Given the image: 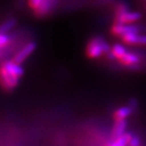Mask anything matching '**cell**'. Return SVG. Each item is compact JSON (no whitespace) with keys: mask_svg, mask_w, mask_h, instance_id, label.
Masks as SVG:
<instances>
[{"mask_svg":"<svg viewBox=\"0 0 146 146\" xmlns=\"http://www.w3.org/2000/svg\"><path fill=\"white\" fill-rule=\"evenodd\" d=\"M145 10H146V2H145Z\"/></svg>","mask_w":146,"mask_h":146,"instance_id":"d6986e66","label":"cell"},{"mask_svg":"<svg viewBox=\"0 0 146 146\" xmlns=\"http://www.w3.org/2000/svg\"><path fill=\"white\" fill-rule=\"evenodd\" d=\"M16 25V19H10L6 21H5L1 26H0V32L6 33L8 31L11 30L14 26Z\"/></svg>","mask_w":146,"mask_h":146,"instance_id":"7c38bea8","label":"cell"},{"mask_svg":"<svg viewBox=\"0 0 146 146\" xmlns=\"http://www.w3.org/2000/svg\"><path fill=\"white\" fill-rule=\"evenodd\" d=\"M129 11V7L127 4L125 3H120L118 5H116L115 6V10H114V15H119L125 12Z\"/></svg>","mask_w":146,"mask_h":146,"instance_id":"4fadbf2b","label":"cell"},{"mask_svg":"<svg viewBox=\"0 0 146 146\" xmlns=\"http://www.w3.org/2000/svg\"><path fill=\"white\" fill-rule=\"evenodd\" d=\"M9 41H10L9 36L5 35V33L0 32V48L7 46L9 44Z\"/></svg>","mask_w":146,"mask_h":146,"instance_id":"5bb4252c","label":"cell"},{"mask_svg":"<svg viewBox=\"0 0 146 146\" xmlns=\"http://www.w3.org/2000/svg\"><path fill=\"white\" fill-rule=\"evenodd\" d=\"M19 78L13 76L3 67H0V85L5 90L10 91L17 86Z\"/></svg>","mask_w":146,"mask_h":146,"instance_id":"3957f363","label":"cell"},{"mask_svg":"<svg viewBox=\"0 0 146 146\" xmlns=\"http://www.w3.org/2000/svg\"><path fill=\"white\" fill-rule=\"evenodd\" d=\"M43 0H28V3L30 7L32 8L34 11H37L38 8L40 6L41 3H42Z\"/></svg>","mask_w":146,"mask_h":146,"instance_id":"9a60e30c","label":"cell"},{"mask_svg":"<svg viewBox=\"0 0 146 146\" xmlns=\"http://www.w3.org/2000/svg\"><path fill=\"white\" fill-rule=\"evenodd\" d=\"M140 144H141V139L137 137V135H132V137L129 143V146H140Z\"/></svg>","mask_w":146,"mask_h":146,"instance_id":"2e32d148","label":"cell"},{"mask_svg":"<svg viewBox=\"0 0 146 146\" xmlns=\"http://www.w3.org/2000/svg\"><path fill=\"white\" fill-rule=\"evenodd\" d=\"M142 18V14L138 12L127 11L121 14L114 15V23H123V24H134L137 22Z\"/></svg>","mask_w":146,"mask_h":146,"instance_id":"5b68a950","label":"cell"},{"mask_svg":"<svg viewBox=\"0 0 146 146\" xmlns=\"http://www.w3.org/2000/svg\"><path fill=\"white\" fill-rule=\"evenodd\" d=\"M128 123L126 120H121V121H115L113 126L111 130V138L112 140L115 139L121 135H122L124 133H126Z\"/></svg>","mask_w":146,"mask_h":146,"instance_id":"9c48e42d","label":"cell"},{"mask_svg":"<svg viewBox=\"0 0 146 146\" xmlns=\"http://www.w3.org/2000/svg\"><path fill=\"white\" fill-rule=\"evenodd\" d=\"M35 48H36V43L34 42V41L27 43L24 48H22L14 56L13 61L17 62V64H21L28 56H30V55H32V53L35 50Z\"/></svg>","mask_w":146,"mask_h":146,"instance_id":"8992f818","label":"cell"},{"mask_svg":"<svg viewBox=\"0 0 146 146\" xmlns=\"http://www.w3.org/2000/svg\"><path fill=\"white\" fill-rule=\"evenodd\" d=\"M111 34L114 36L122 37L125 35L130 33H139L140 27L134 24H123V23H114L111 27Z\"/></svg>","mask_w":146,"mask_h":146,"instance_id":"7a4b0ae2","label":"cell"},{"mask_svg":"<svg viewBox=\"0 0 146 146\" xmlns=\"http://www.w3.org/2000/svg\"><path fill=\"white\" fill-rule=\"evenodd\" d=\"M129 106H130V107L135 110V108H137V100H135V99H131V100H129Z\"/></svg>","mask_w":146,"mask_h":146,"instance_id":"e0dca14e","label":"cell"},{"mask_svg":"<svg viewBox=\"0 0 146 146\" xmlns=\"http://www.w3.org/2000/svg\"><path fill=\"white\" fill-rule=\"evenodd\" d=\"M122 41L128 45L146 46V35H139L138 33H130L121 37Z\"/></svg>","mask_w":146,"mask_h":146,"instance_id":"52a82bcc","label":"cell"},{"mask_svg":"<svg viewBox=\"0 0 146 146\" xmlns=\"http://www.w3.org/2000/svg\"><path fill=\"white\" fill-rule=\"evenodd\" d=\"M111 50L108 41L101 36H94L86 44V54L90 59H97L106 56Z\"/></svg>","mask_w":146,"mask_h":146,"instance_id":"6da1fadb","label":"cell"},{"mask_svg":"<svg viewBox=\"0 0 146 146\" xmlns=\"http://www.w3.org/2000/svg\"><path fill=\"white\" fill-rule=\"evenodd\" d=\"M134 109L130 106H123L117 108L113 112V117L114 121H121V120H126L130 114L133 113Z\"/></svg>","mask_w":146,"mask_h":146,"instance_id":"30bf717a","label":"cell"},{"mask_svg":"<svg viewBox=\"0 0 146 146\" xmlns=\"http://www.w3.org/2000/svg\"><path fill=\"white\" fill-rule=\"evenodd\" d=\"M110 52H111L112 56H113V58L119 61L122 57V56L126 53L127 50H126V48H125V47L123 45L116 43V44H114V45L112 46Z\"/></svg>","mask_w":146,"mask_h":146,"instance_id":"8fae6325","label":"cell"},{"mask_svg":"<svg viewBox=\"0 0 146 146\" xmlns=\"http://www.w3.org/2000/svg\"><path fill=\"white\" fill-rule=\"evenodd\" d=\"M1 66H3L10 73V74H12L15 78H20L24 74V70L21 67V65H20L19 64L15 62L13 60L4 62Z\"/></svg>","mask_w":146,"mask_h":146,"instance_id":"ba28073f","label":"cell"},{"mask_svg":"<svg viewBox=\"0 0 146 146\" xmlns=\"http://www.w3.org/2000/svg\"><path fill=\"white\" fill-rule=\"evenodd\" d=\"M142 1H143V2H146V0H142Z\"/></svg>","mask_w":146,"mask_h":146,"instance_id":"ac0fdd59","label":"cell"},{"mask_svg":"<svg viewBox=\"0 0 146 146\" xmlns=\"http://www.w3.org/2000/svg\"><path fill=\"white\" fill-rule=\"evenodd\" d=\"M119 62L121 64V65L128 67V69L133 70H140V66L138 65L140 62V57L135 53L132 52H126L122 57L119 60Z\"/></svg>","mask_w":146,"mask_h":146,"instance_id":"277c9868","label":"cell"}]
</instances>
